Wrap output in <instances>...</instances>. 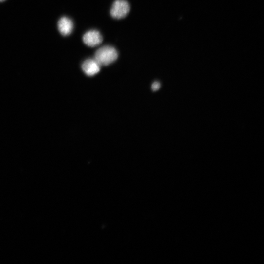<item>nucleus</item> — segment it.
I'll return each instance as SVG.
<instances>
[{
	"instance_id": "7",
	"label": "nucleus",
	"mask_w": 264,
	"mask_h": 264,
	"mask_svg": "<svg viewBox=\"0 0 264 264\" xmlns=\"http://www.w3.org/2000/svg\"><path fill=\"white\" fill-rule=\"evenodd\" d=\"M4 0H0V2H2V1H3Z\"/></svg>"
},
{
	"instance_id": "3",
	"label": "nucleus",
	"mask_w": 264,
	"mask_h": 264,
	"mask_svg": "<svg viewBox=\"0 0 264 264\" xmlns=\"http://www.w3.org/2000/svg\"><path fill=\"white\" fill-rule=\"evenodd\" d=\"M103 40L100 33L96 30H89L83 36L84 43L88 46L94 47L100 44Z\"/></svg>"
},
{
	"instance_id": "2",
	"label": "nucleus",
	"mask_w": 264,
	"mask_h": 264,
	"mask_svg": "<svg viewBox=\"0 0 264 264\" xmlns=\"http://www.w3.org/2000/svg\"><path fill=\"white\" fill-rule=\"evenodd\" d=\"M130 10V6L125 0H116L112 4L110 14L114 19H120L125 17Z\"/></svg>"
},
{
	"instance_id": "4",
	"label": "nucleus",
	"mask_w": 264,
	"mask_h": 264,
	"mask_svg": "<svg viewBox=\"0 0 264 264\" xmlns=\"http://www.w3.org/2000/svg\"><path fill=\"white\" fill-rule=\"evenodd\" d=\"M100 66L94 58H89L84 61L82 69L87 75L92 76L99 72Z\"/></svg>"
},
{
	"instance_id": "6",
	"label": "nucleus",
	"mask_w": 264,
	"mask_h": 264,
	"mask_svg": "<svg viewBox=\"0 0 264 264\" xmlns=\"http://www.w3.org/2000/svg\"><path fill=\"white\" fill-rule=\"evenodd\" d=\"M160 87V83L157 81L154 82L151 86L152 89L154 91L157 90Z\"/></svg>"
},
{
	"instance_id": "1",
	"label": "nucleus",
	"mask_w": 264,
	"mask_h": 264,
	"mask_svg": "<svg viewBox=\"0 0 264 264\" xmlns=\"http://www.w3.org/2000/svg\"><path fill=\"white\" fill-rule=\"evenodd\" d=\"M118 57L116 49L110 45H105L98 48L94 54V59L100 66H108Z\"/></svg>"
},
{
	"instance_id": "5",
	"label": "nucleus",
	"mask_w": 264,
	"mask_h": 264,
	"mask_svg": "<svg viewBox=\"0 0 264 264\" xmlns=\"http://www.w3.org/2000/svg\"><path fill=\"white\" fill-rule=\"evenodd\" d=\"M73 28V22L69 18L63 17L59 20L58 28L62 35L64 36L69 35L72 32Z\"/></svg>"
}]
</instances>
